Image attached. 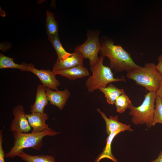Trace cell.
Returning a JSON list of instances; mask_svg holds the SVG:
<instances>
[{"instance_id":"obj_1","label":"cell","mask_w":162,"mask_h":162,"mask_svg":"<svg viewBox=\"0 0 162 162\" xmlns=\"http://www.w3.org/2000/svg\"><path fill=\"white\" fill-rule=\"evenodd\" d=\"M100 52L101 56L110 60V67L116 72L125 71L128 73L141 66L136 64L131 55L120 45L115 44L112 40L106 39L100 43Z\"/></svg>"},{"instance_id":"obj_2","label":"cell","mask_w":162,"mask_h":162,"mask_svg":"<svg viewBox=\"0 0 162 162\" xmlns=\"http://www.w3.org/2000/svg\"><path fill=\"white\" fill-rule=\"evenodd\" d=\"M50 128L39 133H24L13 132L14 145L9 152L5 155L7 158H13L25 148H32L39 150L42 148L43 144V138L49 136H53L60 134Z\"/></svg>"},{"instance_id":"obj_3","label":"cell","mask_w":162,"mask_h":162,"mask_svg":"<svg viewBox=\"0 0 162 162\" xmlns=\"http://www.w3.org/2000/svg\"><path fill=\"white\" fill-rule=\"evenodd\" d=\"M126 76L149 92H156L158 90L162 79V76L157 70L156 65L152 63H146L143 67L127 73Z\"/></svg>"},{"instance_id":"obj_4","label":"cell","mask_w":162,"mask_h":162,"mask_svg":"<svg viewBox=\"0 0 162 162\" xmlns=\"http://www.w3.org/2000/svg\"><path fill=\"white\" fill-rule=\"evenodd\" d=\"M104 57H99L97 62L90 66V69L92 73V76L86 80L85 86L88 91L92 92L100 87H105L107 85L113 82H126L124 76L120 78H115L110 68L103 64Z\"/></svg>"},{"instance_id":"obj_5","label":"cell","mask_w":162,"mask_h":162,"mask_svg":"<svg viewBox=\"0 0 162 162\" xmlns=\"http://www.w3.org/2000/svg\"><path fill=\"white\" fill-rule=\"evenodd\" d=\"M156 96V92H149L144 96V99L140 106H131L129 114L132 116L131 122L134 124H145L148 128L152 126Z\"/></svg>"},{"instance_id":"obj_6","label":"cell","mask_w":162,"mask_h":162,"mask_svg":"<svg viewBox=\"0 0 162 162\" xmlns=\"http://www.w3.org/2000/svg\"><path fill=\"white\" fill-rule=\"evenodd\" d=\"M101 44L98 32L88 34L86 41L81 45L76 46L74 51L80 52L84 58H88L90 62L89 65L95 64L99 57L98 53L100 52Z\"/></svg>"},{"instance_id":"obj_7","label":"cell","mask_w":162,"mask_h":162,"mask_svg":"<svg viewBox=\"0 0 162 162\" xmlns=\"http://www.w3.org/2000/svg\"><path fill=\"white\" fill-rule=\"evenodd\" d=\"M12 113L14 118L10 124L11 131L26 133L31 130V128L22 105H18L15 106L12 110Z\"/></svg>"},{"instance_id":"obj_8","label":"cell","mask_w":162,"mask_h":162,"mask_svg":"<svg viewBox=\"0 0 162 162\" xmlns=\"http://www.w3.org/2000/svg\"><path fill=\"white\" fill-rule=\"evenodd\" d=\"M27 71L37 76L42 85L46 88L57 90V87L60 85V82L57 79L56 75L52 70H38L35 68L33 64H29Z\"/></svg>"},{"instance_id":"obj_9","label":"cell","mask_w":162,"mask_h":162,"mask_svg":"<svg viewBox=\"0 0 162 162\" xmlns=\"http://www.w3.org/2000/svg\"><path fill=\"white\" fill-rule=\"evenodd\" d=\"M26 116L30 127L32 128L31 132L39 133L50 128L48 125L45 123L49 117L44 112H32L26 114Z\"/></svg>"},{"instance_id":"obj_10","label":"cell","mask_w":162,"mask_h":162,"mask_svg":"<svg viewBox=\"0 0 162 162\" xmlns=\"http://www.w3.org/2000/svg\"><path fill=\"white\" fill-rule=\"evenodd\" d=\"M97 110L100 113L105 122L106 132L108 135L118 130L121 131L122 132L125 130L130 132L133 131L130 125H127L118 121V116H110V118H108L106 115L100 109H97Z\"/></svg>"},{"instance_id":"obj_11","label":"cell","mask_w":162,"mask_h":162,"mask_svg":"<svg viewBox=\"0 0 162 162\" xmlns=\"http://www.w3.org/2000/svg\"><path fill=\"white\" fill-rule=\"evenodd\" d=\"M46 91L47 100L50 104L56 106L60 110H62L70 96L68 90L65 89L62 91H53L46 88Z\"/></svg>"},{"instance_id":"obj_12","label":"cell","mask_w":162,"mask_h":162,"mask_svg":"<svg viewBox=\"0 0 162 162\" xmlns=\"http://www.w3.org/2000/svg\"><path fill=\"white\" fill-rule=\"evenodd\" d=\"M84 58L80 52H74L68 57L61 60H57L52 71L62 70L80 65H83Z\"/></svg>"},{"instance_id":"obj_13","label":"cell","mask_w":162,"mask_h":162,"mask_svg":"<svg viewBox=\"0 0 162 162\" xmlns=\"http://www.w3.org/2000/svg\"><path fill=\"white\" fill-rule=\"evenodd\" d=\"M46 89V88L42 85L38 86L34 103L30 106L31 113L44 112V109L48 103Z\"/></svg>"},{"instance_id":"obj_14","label":"cell","mask_w":162,"mask_h":162,"mask_svg":"<svg viewBox=\"0 0 162 162\" xmlns=\"http://www.w3.org/2000/svg\"><path fill=\"white\" fill-rule=\"evenodd\" d=\"M53 72L55 74L59 75L72 80L88 76L87 68L83 65H80L66 69Z\"/></svg>"},{"instance_id":"obj_15","label":"cell","mask_w":162,"mask_h":162,"mask_svg":"<svg viewBox=\"0 0 162 162\" xmlns=\"http://www.w3.org/2000/svg\"><path fill=\"white\" fill-rule=\"evenodd\" d=\"M121 132L122 131L120 130L117 131L108 135L106 139V143L105 147L102 152L99 155L94 162H99L100 160L104 158L109 159L114 162H119L112 153L111 144L114 138Z\"/></svg>"},{"instance_id":"obj_16","label":"cell","mask_w":162,"mask_h":162,"mask_svg":"<svg viewBox=\"0 0 162 162\" xmlns=\"http://www.w3.org/2000/svg\"><path fill=\"white\" fill-rule=\"evenodd\" d=\"M98 89L103 92L109 104H114L116 99L120 95L125 93L123 89H120L110 83L105 87H100Z\"/></svg>"},{"instance_id":"obj_17","label":"cell","mask_w":162,"mask_h":162,"mask_svg":"<svg viewBox=\"0 0 162 162\" xmlns=\"http://www.w3.org/2000/svg\"><path fill=\"white\" fill-rule=\"evenodd\" d=\"M46 25L48 38L50 41L58 35V26L52 13L48 11L46 12Z\"/></svg>"},{"instance_id":"obj_18","label":"cell","mask_w":162,"mask_h":162,"mask_svg":"<svg viewBox=\"0 0 162 162\" xmlns=\"http://www.w3.org/2000/svg\"><path fill=\"white\" fill-rule=\"evenodd\" d=\"M14 58L5 56L2 54H0V68H6L19 69L23 71H27L28 64L23 63L19 64L15 63Z\"/></svg>"},{"instance_id":"obj_19","label":"cell","mask_w":162,"mask_h":162,"mask_svg":"<svg viewBox=\"0 0 162 162\" xmlns=\"http://www.w3.org/2000/svg\"><path fill=\"white\" fill-rule=\"evenodd\" d=\"M17 156L26 162H56L53 156L47 155H32L26 153L23 151L20 152Z\"/></svg>"},{"instance_id":"obj_20","label":"cell","mask_w":162,"mask_h":162,"mask_svg":"<svg viewBox=\"0 0 162 162\" xmlns=\"http://www.w3.org/2000/svg\"><path fill=\"white\" fill-rule=\"evenodd\" d=\"M114 104L117 111L120 113L124 112L127 109H130L133 105L128 97L125 93L119 96Z\"/></svg>"},{"instance_id":"obj_21","label":"cell","mask_w":162,"mask_h":162,"mask_svg":"<svg viewBox=\"0 0 162 162\" xmlns=\"http://www.w3.org/2000/svg\"><path fill=\"white\" fill-rule=\"evenodd\" d=\"M57 55V60H61L69 56L71 53L68 52L63 48L58 35L50 41Z\"/></svg>"},{"instance_id":"obj_22","label":"cell","mask_w":162,"mask_h":162,"mask_svg":"<svg viewBox=\"0 0 162 162\" xmlns=\"http://www.w3.org/2000/svg\"><path fill=\"white\" fill-rule=\"evenodd\" d=\"M157 123L162 124V99L157 96L152 126H154Z\"/></svg>"},{"instance_id":"obj_23","label":"cell","mask_w":162,"mask_h":162,"mask_svg":"<svg viewBox=\"0 0 162 162\" xmlns=\"http://www.w3.org/2000/svg\"><path fill=\"white\" fill-rule=\"evenodd\" d=\"M4 128V127L0 131V162H5L4 158L5 154L2 147L3 142L2 133Z\"/></svg>"},{"instance_id":"obj_24","label":"cell","mask_w":162,"mask_h":162,"mask_svg":"<svg viewBox=\"0 0 162 162\" xmlns=\"http://www.w3.org/2000/svg\"><path fill=\"white\" fill-rule=\"evenodd\" d=\"M158 63L156 65V68L162 76V54L158 57Z\"/></svg>"},{"instance_id":"obj_25","label":"cell","mask_w":162,"mask_h":162,"mask_svg":"<svg viewBox=\"0 0 162 162\" xmlns=\"http://www.w3.org/2000/svg\"><path fill=\"white\" fill-rule=\"evenodd\" d=\"M150 162H162V150L160 152L157 158Z\"/></svg>"},{"instance_id":"obj_26","label":"cell","mask_w":162,"mask_h":162,"mask_svg":"<svg viewBox=\"0 0 162 162\" xmlns=\"http://www.w3.org/2000/svg\"><path fill=\"white\" fill-rule=\"evenodd\" d=\"M156 93L157 96L162 99V79L159 88L156 92Z\"/></svg>"}]
</instances>
